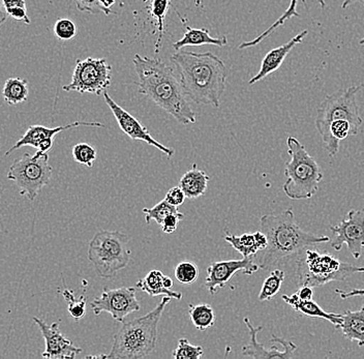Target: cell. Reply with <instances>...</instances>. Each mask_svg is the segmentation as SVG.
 I'll return each instance as SVG.
<instances>
[{
  "instance_id": "1",
  "label": "cell",
  "mask_w": 364,
  "mask_h": 359,
  "mask_svg": "<svg viewBox=\"0 0 364 359\" xmlns=\"http://www.w3.org/2000/svg\"><path fill=\"white\" fill-rule=\"evenodd\" d=\"M183 92L193 103L218 108L226 90L228 70L224 61L211 53L178 51L171 56Z\"/></svg>"
},
{
  "instance_id": "2",
  "label": "cell",
  "mask_w": 364,
  "mask_h": 359,
  "mask_svg": "<svg viewBox=\"0 0 364 359\" xmlns=\"http://www.w3.org/2000/svg\"><path fill=\"white\" fill-rule=\"evenodd\" d=\"M139 81V92L147 95L177 122L188 126L197 122V115L186 100L181 81L167 63L158 58L136 54L133 59Z\"/></svg>"
},
{
  "instance_id": "3",
  "label": "cell",
  "mask_w": 364,
  "mask_h": 359,
  "mask_svg": "<svg viewBox=\"0 0 364 359\" xmlns=\"http://www.w3.org/2000/svg\"><path fill=\"white\" fill-rule=\"evenodd\" d=\"M261 230L266 234L268 245L261 258V269H269L286 259L299 255L304 250L328 242V236L302 230L296 222L292 209L281 213H267L260 219Z\"/></svg>"
},
{
  "instance_id": "4",
  "label": "cell",
  "mask_w": 364,
  "mask_h": 359,
  "mask_svg": "<svg viewBox=\"0 0 364 359\" xmlns=\"http://www.w3.org/2000/svg\"><path fill=\"white\" fill-rule=\"evenodd\" d=\"M171 297L164 296L151 312L140 318L122 322L114 336L112 349L105 358L140 359L154 351L158 341V327Z\"/></svg>"
},
{
  "instance_id": "5",
  "label": "cell",
  "mask_w": 364,
  "mask_h": 359,
  "mask_svg": "<svg viewBox=\"0 0 364 359\" xmlns=\"http://www.w3.org/2000/svg\"><path fill=\"white\" fill-rule=\"evenodd\" d=\"M291 160L284 165L287 181L283 191L286 196L295 201L311 199L318 192L324 174L317 161L296 138L287 140Z\"/></svg>"
},
{
  "instance_id": "6",
  "label": "cell",
  "mask_w": 364,
  "mask_h": 359,
  "mask_svg": "<svg viewBox=\"0 0 364 359\" xmlns=\"http://www.w3.org/2000/svg\"><path fill=\"white\" fill-rule=\"evenodd\" d=\"M299 285L321 287L331 282H343L355 274H363L364 267L341 262L329 254L320 253L311 247L304 250L297 259Z\"/></svg>"
},
{
  "instance_id": "7",
  "label": "cell",
  "mask_w": 364,
  "mask_h": 359,
  "mask_svg": "<svg viewBox=\"0 0 364 359\" xmlns=\"http://www.w3.org/2000/svg\"><path fill=\"white\" fill-rule=\"evenodd\" d=\"M129 238L120 231H100L88 247V259L102 279H112L131 261Z\"/></svg>"
},
{
  "instance_id": "8",
  "label": "cell",
  "mask_w": 364,
  "mask_h": 359,
  "mask_svg": "<svg viewBox=\"0 0 364 359\" xmlns=\"http://www.w3.org/2000/svg\"><path fill=\"white\" fill-rule=\"evenodd\" d=\"M52 167L48 152L38 151L33 156L24 154L11 164L8 172L9 181H14L19 188L20 195L33 201L41 191L49 185Z\"/></svg>"
},
{
  "instance_id": "9",
  "label": "cell",
  "mask_w": 364,
  "mask_h": 359,
  "mask_svg": "<svg viewBox=\"0 0 364 359\" xmlns=\"http://www.w3.org/2000/svg\"><path fill=\"white\" fill-rule=\"evenodd\" d=\"M361 86H351L347 90H338L333 95H326L320 104L316 115V128L322 137L324 147L328 145L329 126L336 120H349L357 129L363 124V118L359 114L356 95Z\"/></svg>"
},
{
  "instance_id": "10",
  "label": "cell",
  "mask_w": 364,
  "mask_h": 359,
  "mask_svg": "<svg viewBox=\"0 0 364 359\" xmlns=\"http://www.w3.org/2000/svg\"><path fill=\"white\" fill-rule=\"evenodd\" d=\"M111 72L112 68L105 58L78 59L72 82L63 86V90L68 92L102 95L110 86Z\"/></svg>"
},
{
  "instance_id": "11",
  "label": "cell",
  "mask_w": 364,
  "mask_h": 359,
  "mask_svg": "<svg viewBox=\"0 0 364 359\" xmlns=\"http://www.w3.org/2000/svg\"><path fill=\"white\" fill-rule=\"evenodd\" d=\"M90 306L95 316L109 313L114 320L122 323L127 316L139 312L141 309L136 296V288L134 287L105 288L101 296L93 299Z\"/></svg>"
},
{
  "instance_id": "12",
  "label": "cell",
  "mask_w": 364,
  "mask_h": 359,
  "mask_svg": "<svg viewBox=\"0 0 364 359\" xmlns=\"http://www.w3.org/2000/svg\"><path fill=\"white\" fill-rule=\"evenodd\" d=\"M330 230L334 234L331 247L336 251H341L343 245H347L351 255L360 258L364 247V208L350 210L345 219L331 226Z\"/></svg>"
},
{
  "instance_id": "13",
  "label": "cell",
  "mask_w": 364,
  "mask_h": 359,
  "mask_svg": "<svg viewBox=\"0 0 364 359\" xmlns=\"http://www.w3.org/2000/svg\"><path fill=\"white\" fill-rule=\"evenodd\" d=\"M102 95H104L105 102H106L109 108L112 111L118 126H119L120 129L124 132L125 135L129 136L132 140L142 141V142H145L148 145L156 147V149H158L159 151L165 154L169 159L174 156V149L165 146V145L161 144V143L154 139V138L150 135L149 131H148L146 127L143 126L136 117L129 114L127 110H124L122 107H120L119 105L116 103L112 97L109 95L107 90L102 93Z\"/></svg>"
},
{
  "instance_id": "14",
  "label": "cell",
  "mask_w": 364,
  "mask_h": 359,
  "mask_svg": "<svg viewBox=\"0 0 364 359\" xmlns=\"http://www.w3.org/2000/svg\"><path fill=\"white\" fill-rule=\"evenodd\" d=\"M252 258L254 257H249V258L243 257L241 260L216 261L211 263L207 268L205 287L211 295H213L215 294L216 291L224 288L228 282L237 272H242L245 276H252L261 269L260 265L256 264Z\"/></svg>"
},
{
  "instance_id": "15",
  "label": "cell",
  "mask_w": 364,
  "mask_h": 359,
  "mask_svg": "<svg viewBox=\"0 0 364 359\" xmlns=\"http://www.w3.org/2000/svg\"><path fill=\"white\" fill-rule=\"evenodd\" d=\"M46 343V349L42 356L49 359L75 358L82 353L81 348L75 346L68 340L59 328V323L48 324L44 320L33 317Z\"/></svg>"
},
{
  "instance_id": "16",
  "label": "cell",
  "mask_w": 364,
  "mask_h": 359,
  "mask_svg": "<svg viewBox=\"0 0 364 359\" xmlns=\"http://www.w3.org/2000/svg\"><path fill=\"white\" fill-rule=\"evenodd\" d=\"M245 323L247 325L250 331L249 345L242 348V355L245 358L256 359H270V358H283L290 359L294 355V352L297 350V346L290 341L283 340L272 336V342L279 343L284 347L283 351L272 346L270 349H265L257 340V335L263 331V326L254 327L249 318H245Z\"/></svg>"
},
{
  "instance_id": "17",
  "label": "cell",
  "mask_w": 364,
  "mask_h": 359,
  "mask_svg": "<svg viewBox=\"0 0 364 359\" xmlns=\"http://www.w3.org/2000/svg\"><path fill=\"white\" fill-rule=\"evenodd\" d=\"M79 127H90V128H104L101 122H75L73 124H65V126L57 127V128H47L44 126H31L27 129L26 133L22 136L21 139L17 141L13 147H11L4 156H8L13 154V151L21 149L23 146H31L38 149L41 141L55 138L57 134L67 129L79 128Z\"/></svg>"
},
{
  "instance_id": "18",
  "label": "cell",
  "mask_w": 364,
  "mask_h": 359,
  "mask_svg": "<svg viewBox=\"0 0 364 359\" xmlns=\"http://www.w3.org/2000/svg\"><path fill=\"white\" fill-rule=\"evenodd\" d=\"M309 35V31H304L294 36L292 40L289 41L286 44L282 46L274 48L272 51L266 54L261 63L260 70L256 76L252 77L249 81V85H254L259 81L263 80L266 77L269 76L272 73L277 72V70L283 65L284 59L289 55L293 48L302 43L304 38Z\"/></svg>"
},
{
  "instance_id": "19",
  "label": "cell",
  "mask_w": 364,
  "mask_h": 359,
  "mask_svg": "<svg viewBox=\"0 0 364 359\" xmlns=\"http://www.w3.org/2000/svg\"><path fill=\"white\" fill-rule=\"evenodd\" d=\"M283 301L289 306H292L296 312L301 313L302 315L311 318H320V319L327 320L330 323L334 325L336 328H340L343 319H341V314L327 313L323 310L320 306L311 299V301H302L297 294L283 295L282 296Z\"/></svg>"
},
{
  "instance_id": "20",
  "label": "cell",
  "mask_w": 364,
  "mask_h": 359,
  "mask_svg": "<svg viewBox=\"0 0 364 359\" xmlns=\"http://www.w3.org/2000/svg\"><path fill=\"white\" fill-rule=\"evenodd\" d=\"M210 181L209 175L203 170L199 169L196 164H193L192 169L186 172L179 181V186L183 190L184 194L188 199H198L204 196L208 188V183Z\"/></svg>"
},
{
  "instance_id": "21",
  "label": "cell",
  "mask_w": 364,
  "mask_h": 359,
  "mask_svg": "<svg viewBox=\"0 0 364 359\" xmlns=\"http://www.w3.org/2000/svg\"><path fill=\"white\" fill-rule=\"evenodd\" d=\"M204 45H213V46L225 47L228 45L227 36L222 38H213L206 28H192L188 27L186 33L181 40L173 44V48L179 51L182 48L191 46H204Z\"/></svg>"
},
{
  "instance_id": "22",
  "label": "cell",
  "mask_w": 364,
  "mask_h": 359,
  "mask_svg": "<svg viewBox=\"0 0 364 359\" xmlns=\"http://www.w3.org/2000/svg\"><path fill=\"white\" fill-rule=\"evenodd\" d=\"M343 323L341 333L350 342H357L359 347L364 346V304L357 311H346L341 314Z\"/></svg>"
},
{
  "instance_id": "23",
  "label": "cell",
  "mask_w": 364,
  "mask_h": 359,
  "mask_svg": "<svg viewBox=\"0 0 364 359\" xmlns=\"http://www.w3.org/2000/svg\"><path fill=\"white\" fill-rule=\"evenodd\" d=\"M164 276L165 274H163V272L158 269L151 270V272H148L144 279H139L136 282V287L143 291V292L147 293L150 296L164 295V296H169L171 299L181 301L182 294L181 292H175V291L165 287Z\"/></svg>"
},
{
  "instance_id": "24",
  "label": "cell",
  "mask_w": 364,
  "mask_h": 359,
  "mask_svg": "<svg viewBox=\"0 0 364 359\" xmlns=\"http://www.w3.org/2000/svg\"><path fill=\"white\" fill-rule=\"evenodd\" d=\"M302 1L306 2V0H302ZM318 4H320L321 9L324 10L325 6H326L325 0H318ZM297 4L298 0H291L290 6H289V8L287 9L286 12H284L283 15H282L281 17H279V19H277V21H275L274 23H273L272 26L269 27V28L266 29L263 33H261L260 36H257L255 40L250 41V42H245L242 43V44L239 45L238 49L242 50L247 49V48L258 46V45L263 42V41L265 40L267 36L272 35L275 29L279 28V26H283V25L286 23L288 20H290L291 18H299L300 15L297 13V10H296V8H297Z\"/></svg>"
},
{
  "instance_id": "25",
  "label": "cell",
  "mask_w": 364,
  "mask_h": 359,
  "mask_svg": "<svg viewBox=\"0 0 364 359\" xmlns=\"http://www.w3.org/2000/svg\"><path fill=\"white\" fill-rule=\"evenodd\" d=\"M28 82L22 78H9L2 90L4 102L10 106H17L28 100Z\"/></svg>"
},
{
  "instance_id": "26",
  "label": "cell",
  "mask_w": 364,
  "mask_h": 359,
  "mask_svg": "<svg viewBox=\"0 0 364 359\" xmlns=\"http://www.w3.org/2000/svg\"><path fill=\"white\" fill-rule=\"evenodd\" d=\"M188 315H190L193 326L200 331H207L215 323V310L208 304H191L188 306Z\"/></svg>"
},
{
  "instance_id": "27",
  "label": "cell",
  "mask_w": 364,
  "mask_h": 359,
  "mask_svg": "<svg viewBox=\"0 0 364 359\" xmlns=\"http://www.w3.org/2000/svg\"><path fill=\"white\" fill-rule=\"evenodd\" d=\"M225 240L245 258L256 256L262 251L260 245L257 242L255 233H245L240 236L227 234Z\"/></svg>"
},
{
  "instance_id": "28",
  "label": "cell",
  "mask_w": 364,
  "mask_h": 359,
  "mask_svg": "<svg viewBox=\"0 0 364 359\" xmlns=\"http://www.w3.org/2000/svg\"><path fill=\"white\" fill-rule=\"evenodd\" d=\"M284 272L282 269L272 270V274L264 281L262 286L260 294H259V301H272L275 295L281 290L284 281Z\"/></svg>"
},
{
  "instance_id": "29",
  "label": "cell",
  "mask_w": 364,
  "mask_h": 359,
  "mask_svg": "<svg viewBox=\"0 0 364 359\" xmlns=\"http://www.w3.org/2000/svg\"><path fill=\"white\" fill-rule=\"evenodd\" d=\"M143 213H144L145 220H146L147 224H150L151 220H154V222L161 225L168 215L179 213V211L178 208L172 205L167 200L164 199L152 208L143 209Z\"/></svg>"
},
{
  "instance_id": "30",
  "label": "cell",
  "mask_w": 364,
  "mask_h": 359,
  "mask_svg": "<svg viewBox=\"0 0 364 359\" xmlns=\"http://www.w3.org/2000/svg\"><path fill=\"white\" fill-rule=\"evenodd\" d=\"M63 296L68 302V311L75 321H79L86 315V297L81 295L77 299L72 290L65 289L63 291Z\"/></svg>"
},
{
  "instance_id": "31",
  "label": "cell",
  "mask_w": 364,
  "mask_h": 359,
  "mask_svg": "<svg viewBox=\"0 0 364 359\" xmlns=\"http://www.w3.org/2000/svg\"><path fill=\"white\" fill-rule=\"evenodd\" d=\"M170 0H151V6H150V13L152 17L158 21V28L159 31V40L156 45V53H159V48L161 46V38L164 35V20L167 15L168 9H169Z\"/></svg>"
},
{
  "instance_id": "32",
  "label": "cell",
  "mask_w": 364,
  "mask_h": 359,
  "mask_svg": "<svg viewBox=\"0 0 364 359\" xmlns=\"http://www.w3.org/2000/svg\"><path fill=\"white\" fill-rule=\"evenodd\" d=\"M174 274L182 285H192L199 277V268L191 261H182L175 267Z\"/></svg>"
},
{
  "instance_id": "33",
  "label": "cell",
  "mask_w": 364,
  "mask_h": 359,
  "mask_svg": "<svg viewBox=\"0 0 364 359\" xmlns=\"http://www.w3.org/2000/svg\"><path fill=\"white\" fill-rule=\"evenodd\" d=\"M73 158L77 163L92 168L97 160V151L88 143H78L73 147Z\"/></svg>"
},
{
  "instance_id": "34",
  "label": "cell",
  "mask_w": 364,
  "mask_h": 359,
  "mask_svg": "<svg viewBox=\"0 0 364 359\" xmlns=\"http://www.w3.org/2000/svg\"><path fill=\"white\" fill-rule=\"evenodd\" d=\"M203 348L193 346L188 338H181L178 346L173 351L172 358L177 359H199L203 356Z\"/></svg>"
},
{
  "instance_id": "35",
  "label": "cell",
  "mask_w": 364,
  "mask_h": 359,
  "mask_svg": "<svg viewBox=\"0 0 364 359\" xmlns=\"http://www.w3.org/2000/svg\"><path fill=\"white\" fill-rule=\"evenodd\" d=\"M53 31L56 38L61 41L73 40L77 36L76 24L68 18L57 20Z\"/></svg>"
},
{
  "instance_id": "36",
  "label": "cell",
  "mask_w": 364,
  "mask_h": 359,
  "mask_svg": "<svg viewBox=\"0 0 364 359\" xmlns=\"http://www.w3.org/2000/svg\"><path fill=\"white\" fill-rule=\"evenodd\" d=\"M76 4L77 9L82 13L100 14L111 15L112 10L105 8L101 0H73Z\"/></svg>"
},
{
  "instance_id": "37",
  "label": "cell",
  "mask_w": 364,
  "mask_h": 359,
  "mask_svg": "<svg viewBox=\"0 0 364 359\" xmlns=\"http://www.w3.org/2000/svg\"><path fill=\"white\" fill-rule=\"evenodd\" d=\"M184 215L181 213H173V215H168L164 220L163 224L161 225V230L166 234H172L177 230L179 222L183 220Z\"/></svg>"
},
{
  "instance_id": "38",
  "label": "cell",
  "mask_w": 364,
  "mask_h": 359,
  "mask_svg": "<svg viewBox=\"0 0 364 359\" xmlns=\"http://www.w3.org/2000/svg\"><path fill=\"white\" fill-rule=\"evenodd\" d=\"M186 194H184L183 190L181 186H174V188H170L166 194L165 199L169 202L172 205L179 208L186 201Z\"/></svg>"
},
{
  "instance_id": "39",
  "label": "cell",
  "mask_w": 364,
  "mask_h": 359,
  "mask_svg": "<svg viewBox=\"0 0 364 359\" xmlns=\"http://www.w3.org/2000/svg\"><path fill=\"white\" fill-rule=\"evenodd\" d=\"M1 14V19L4 17V14H6V15L10 16L11 18H13L14 20L24 22V23L26 24H31V19H29L28 16H27L26 8L15 6V8L8 9V10L4 11V12H2Z\"/></svg>"
},
{
  "instance_id": "40",
  "label": "cell",
  "mask_w": 364,
  "mask_h": 359,
  "mask_svg": "<svg viewBox=\"0 0 364 359\" xmlns=\"http://www.w3.org/2000/svg\"><path fill=\"white\" fill-rule=\"evenodd\" d=\"M336 292L340 295L341 299H351V297L364 296V289H353L351 291L336 289Z\"/></svg>"
},
{
  "instance_id": "41",
  "label": "cell",
  "mask_w": 364,
  "mask_h": 359,
  "mask_svg": "<svg viewBox=\"0 0 364 359\" xmlns=\"http://www.w3.org/2000/svg\"><path fill=\"white\" fill-rule=\"evenodd\" d=\"M296 294L302 301H311L314 297V288L309 287V286H301Z\"/></svg>"
},
{
  "instance_id": "42",
  "label": "cell",
  "mask_w": 364,
  "mask_h": 359,
  "mask_svg": "<svg viewBox=\"0 0 364 359\" xmlns=\"http://www.w3.org/2000/svg\"><path fill=\"white\" fill-rule=\"evenodd\" d=\"M2 8H4V12L8 9L15 8V6H22V8H26V2L25 0H1Z\"/></svg>"
},
{
  "instance_id": "43",
  "label": "cell",
  "mask_w": 364,
  "mask_h": 359,
  "mask_svg": "<svg viewBox=\"0 0 364 359\" xmlns=\"http://www.w3.org/2000/svg\"><path fill=\"white\" fill-rule=\"evenodd\" d=\"M53 138H51V139H45L41 141L40 144H38V149H36L42 152H49L51 151L52 147H53Z\"/></svg>"
},
{
  "instance_id": "44",
  "label": "cell",
  "mask_w": 364,
  "mask_h": 359,
  "mask_svg": "<svg viewBox=\"0 0 364 359\" xmlns=\"http://www.w3.org/2000/svg\"><path fill=\"white\" fill-rule=\"evenodd\" d=\"M353 4H361L364 6V0H343L341 8L347 9L348 6H351Z\"/></svg>"
},
{
  "instance_id": "45",
  "label": "cell",
  "mask_w": 364,
  "mask_h": 359,
  "mask_svg": "<svg viewBox=\"0 0 364 359\" xmlns=\"http://www.w3.org/2000/svg\"><path fill=\"white\" fill-rule=\"evenodd\" d=\"M101 2L105 8L111 10V6H113L114 4H115L116 0H101Z\"/></svg>"
},
{
  "instance_id": "46",
  "label": "cell",
  "mask_w": 364,
  "mask_h": 359,
  "mask_svg": "<svg viewBox=\"0 0 364 359\" xmlns=\"http://www.w3.org/2000/svg\"><path fill=\"white\" fill-rule=\"evenodd\" d=\"M164 285H165V287L168 288V289H171L173 286L172 279L169 278V277L164 276Z\"/></svg>"
},
{
  "instance_id": "47",
  "label": "cell",
  "mask_w": 364,
  "mask_h": 359,
  "mask_svg": "<svg viewBox=\"0 0 364 359\" xmlns=\"http://www.w3.org/2000/svg\"><path fill=\"white\" fill-rule=\"evenodd\" d=\"M359 44H360L361 46H364V36L363 38H361V40L359 41Z\"/></svg>"
}]
</instances>
